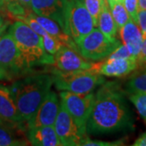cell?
<instances>
[{"label":"cell","mask_w":146,"mask_h":146,"mask_svg":"<svg viewBox=\"0 0 146 146\" xmlns=\"http://www.w3.org/2000/svg\"><path fill=\"white\" fill-rule=\"evenodd\" d=\"M6 1V3H7V1H8V0H5Z\"/></svg>","instance_id":"37"},{"label":"cell","mask_w":146,"mask_h":146,"mask_svg":"<svg viewBox=\"0 0 146 146\" xmlns=\"http://www.w3.org/2000/svg\"><path fill=\"white\" fill-rule=\"evenodd\" d=\"M98 29L104 33L106 36L110 38H115L118 27L115 24L114 18L111 15L107 0H104L102 7L98 18Z\"/></svg>","instance_id":"17"},{"label":"cell","mask_w":146,"mask_h":146,"mask_svg":"<svg viewBox=\"0 0 146 146\" xmlns=\"http://www.w3.org/2000/svg\"><path fill=\"white\" fill-rule=\"evenodd\" d=\"M42 45H43L45 50L53 56L58 51V50L61 47L64 46L63 42H60L58 39L50 35L47 33H45L43 36H42Z\"/></svg>","instance_id":"22"},{"label":"cell","mask_w":146,"mask_h":146,"mask_svg":"<svg viewBox=\"0 0 146 146\" xmlns=\"http://www.w3.org/2000/svg\"><path fill=\"white\" fill-rule=\"evenodd\" d=\"M30 70L12 36L5 33L0 40V80H13Z\"/></svg>","instance_id":"5"},{"label":"cell","mask_w":146,"mask_h":146,"mask_svg":"<svg viewBox=\"0 0 146 146\" xmlns=\"http://www.w3.org/2000/svg\"><path fill=\"white\" fill-rule=\"evenodd\" d=\"M133 128L134 118L123 93L118 84L105 81L94 95L86 134L108 135Z\"/></svg>","instance_id":"1"},{"label":"cell","mask_w":146,"mask_h":146,"mask_svg":"<svg viewBox=\"0 0 146 146\" xmlns=\"http://www.w3.org/2000/svg\"><path fill=\"white\" fill-rule=\"evenodd\" d=\"M54 84L60 91H68L75 94H89L106 81L105 78L92 68L74 72H62L53 70Z\"/></svg>","instance_id":"4"},{"label":"cell","mask_w":146,"mask_h":146,"mask_svg":"<svg viewBox=\"0 0 146 146\" xmlns=\"http://www.w3.org/2000/svg\"><path fill=\"white\" fill-rule=\"evenodd\" d=\"M68 0H32L31 10L35 14L54 21L63 29Z\"/></svg>","instance_id":"11"},{"label":"cell","mask_w":146,"mask_h":146,"mask_svg":"<svg viewBox=\"0 0 146 146\" xmlns=\"http://www.w3.org/2000/svg\"><path fill=\"white\" fill-rule=\"evenodd\" d=\"M138 68L136 59L131 58H110L101 64L93 65L92 69L102 76L108 77H123Z\"/></svg>","instance_id":"13"},{"label":"cell","mask_w":146,"mask_h":146,"mask_svg":"<svg viewBox=\"0 0 146 146\" xmlns=\"http://www.w3.org/2000/svg\"><path fill=\"white\" fill-rule=\"evenodd\" d=\"M123 4L126 10L127 11L130 18L137 24V14H138V0H124Z\"/></svg>","instance_id":"27"},{"label":"cell","mask_w":146,"mask_h":146,"mask_svg":"<svg viewBox=\"0 0 146 146\" xmlns=\"http://www.w3.org/2000/svg\"><path fill=\"white\" fill-rule=\"evenodd\" d=\"M94 93L75 94L68 91H62L59 94L61 104L72 117L84 136L86 134V124L94 102Z\"/></svg>","instance_id":"8"},{"label":"cell","mask_w":146,"mask_h":146,"mask_svg":"<svg viewBox=\"0 0 146 146\" xmlns=\"http://www.w3.org/2000/svg\"><path fill=\"white\" fill-rule=\"evenodd\" d=\"M60 102L57 94L50 91L38 106L31 119L26 123L27 128L54 126L59 110Z\"/></svg>","instance_id":"10"},{"label":"cell","mask_w":146,"mask_h":146,"mask_svg":"<svg viewBox=\"0 0 146 146\" xmlns=\"http://www.w3.org/2000/svg\"><path fill=\"white\" fill-rule=\"evenodd\" d=\"M123 140H118L115 141H103L98 140H92L89 136H85L81 141L80 145L84 146H118L123 145Z\"/></svg>","instance_id":"25"},{"label":"cell","mask_w":146,"mask_h":146,"mask_svg":"<svg viewBox=\"0 0 146 146\" xmlns=\"http://www.w3.org/2000/svg\"><path fill=\"white\" fill-rule=\"evenodd\" d=\"M138 68H146V37L143 38L141 52L137 58Z\"/></svg>","instance_id":"29"},{"label":"cell","mask_w":146,"mask_h":146,"mask_svg":"<svg viewBox=\"0 0 146 146\" xmlns=\"http://www.w3.org/2000/svg\"><path fill=\"white\" fill-rule=\"evenodd\" d=\"M3 23H4V20H3V16L0 15V26H1V25H2L3 24Z\"/></svg>","instance_id":"35"},{"label":"cell","mask_w":146,"mask_h":146,"mask_svg":"<svg viewBox=\"0 0 146 146\" xmlns=\"http://www.w3.org/2000/svg\"><path fill=\"white\" fill-rule=\"evenodd\" d=\"M32 0H8L6 3V9L9 15L16 18L26 15L31 9Z\"/></svg>","instance_id":"20"},{"label":"cell","mask_w":146,"mask_h":146,"mask_svg":"<svg viewBox=\"0 0 146 146\" xmlns=\"http://www.w3.org/2000/svg\"><path fill=\"white\" fill-rule=\"evenodd\" d=\"M139 10H146V0H138Z\"/></svg>","instance_id":"32"},{"label":"cell","mask_w":146,"mask_h":146,"mask_svg":"<svg viewBox=\"0 0 146 146\" xmlns=\"http://www.w3.org/2000/svg\"><path fill=\"white\" fill-rule=\"evenodd\" d=\"M54 128L63 146L80 145L82 140L86 136L80 133L76 122L61 102Z\"/></svg>","instance_id":"9"},{"label":"cell","mask_w":146,"mask_h":146,"mask_svg":"<svg viewBox=\"0 0 146 146\" xmlns=\"http://www.w3.org/2000/svg\"><path fill=\"white\" fill-rule=\"evenodd\" d=\"M54 64L62 72H74L80 70H89L93 63H89L80 53L72 49L63 46L54 55Z\"/></svg>","instance_id":"12"},{"label":"cell","mask_w":146,"mask_h":146,"mask_svg":"<svg viewBox=\"0 0 146 146\" xmlns=\"http://www.w3.org/2000/svg\"><path fill=\"white\" fill-rule=\"evenodd\" d=\"M134 146H146V131L144 132L143 134H141V136H139L136 139L134 144Z\"/></svg>","instance_id":"30"},{"label":"cell","mask_w":146,"mask_h":146,"mask_svg":"<svg viewBox=\"0 0 146 146\" xmlns=\"http://www.w3.org/2000/svg\"><path fill=\"white\" fill-rule=\"evenodd\" d=\"M0 125L1 126H7V127H9V124H7L5 121H3V120L1 119V118H0Z\"/></svg>","instance_id":"34"},{"label":"cell","mask_w":146,"mask_h":146,"mask_svg":"<svg viewBox=\"0 0 146 146\" xmlns=\"http://www.w3.org/2000/svg\"><path fill=\"white\" fill-rule=\"evenodd\" d=\"M119 30L120 37L123 44L128 48L133 56L137 58L141 52L143 36L140 28L135 21L130 19Z\"/></svg>","instance_id":"15"},{"label":"cell","mask_w":146,"mask_h":146,"mask_svg":"<svg viewBox=\"0 0 146 146\" xmlns=\"http://www.w3.org/2000/svg\"><path fill=\"white\" fill-rule=\"evenodd\" d=\"M104 0H84V4L94 21L95 27L98 25V18Z\"/></svg>","instance_id":"24"},{"label":"cell","mask_w":146,"mask_h":146,"mask_svg":"<svg viewBox=\"0 0 146 146\" xmlns=\"http://www.w3.org/2000/svg\"><path fill=\"white\" fill-rule=\"evenodd\" d=\"M108 58H131V59L134 58L137 60V58L131 54L128 48L124 44H120Z\"/></svg>","instance_id":"26"},{"label":"cell","mask_w":146,"mask_h":146,"mask_svg":"<svg viewBox=\"0 0 146 146\" xmlns=\"http://www.w3.org/2000/svg\"><path fill=\"white\" fill-rule=\"evenodd\" d=\"M126 91L128 94H146V68L135 73L126 84Z\"/></svg>","instance_id":"18"},{"label":"cell","mask_w":146,"mask_h":146,"mask_svg":"<svg viewBox=\"0 0 146 146\" xmlns=\"http://www.w3.org/2000/svg\"><path fill=\"white\" fill-rule=\"evenodd\" d=\"M28 141L21 139L7 128V126L0 125V146L27 145Z\"/></svg>","instance_id":"21"},{"label":"cell","mask_w":146,"mask_h":146,"mask_svg":"<svg viewBox=\"0 0 146 146\" xmlns=\"http://www.w3.org/2000/svg\"><path fill=\"white\" fill-rule=\"evenodd\" d=\"M6 10V1L5 0H0V12L4 11Z\"/></svg>","instance_id":"33"},{"label":"cell","mask_w":146,"mask_h":146,"mask_svg":"<svg viewBox=\"0 0 146 146\" xmlns=\"http://www.w3.org/2000/svg\"><path fill=\"white\" fill-rule=\"evenodd\" d=\"M52 75L36 74L16 81L9 88L21 119L26 124L50 91Z\"/></svg>","instance_id":"2"},{"label":"cell","mask_w":146,"mask_h":146,"mask_svg":"<svg viewBox=\"0 0 146 146\" xmlns=\"http://www.w3.org/2000/svg\"><path fill=\"white\" fill-rule=\"evenodd\" d=\"M0 118L7 124L20 128L25 124L19 114L10 89L2 84H0Z\"/></svg>","instance_id":"14"},{"label":"cell","mask_w":146,"mask_h":146,"mask_svg":"<svg viewBox=\"0 0 146 146\" xmlns=\"http://www.w3.org/2000/svg\"><path fill=\"white\" fill-rule=\"evenodd\" d=\"M121 42L115 37L106 36L99 29H95L77 44L80 54L86 59L101 61L107 58Z\"/></svg>","instance_id":"7"},{"label":"cell","mask_w":146,"mask_h":146,"mask_svg":"<svg viewBox=\"0 0 146 146\" xmlns=\"http://www.w3.org/2000/svg\"><path fill=\"white\" fill-rule=\"evenodd\" d=\"M129 99L146 123V94H131Z\"/></svg>","instance_id":"23"},{"label":"cell","mask_w":146,"mask_h":146,"mask_svg":"<svg viewBox=\"0 0 146 146\" xmlns=\"http://www.w3.org/2000/svg\"><path fill=\"white\" fill-rule=\"evenodd\" d=\"M95 28L94 19L84 4V0H68L63 32L76 44Z\"/></svg>","instance_id":"6"},{"label":"cell","mask_w":146,"mask_h":146,"mask_svg":"<svg viewBox=\"0 0 146 146\" xmlns=\"http://www.w3.org/2000/svg\"><path fill=\"white\" fill-rule=\"evenodd\" d=\"M10 25V23L8 22V21H7V22H4L1 26H0V40H1V38L3 36V35L5 34L6 31H7V28L9 27Z\"/></svg>","instance_id":"31"},{"label":"cell","mask_w":146,"mask_h":146,"mask_svg":"<svg viewBox=\"0 0 146 146\" xmlns=\"http://www.w3.org/2000/svg\"><path fill=\"white\" fill-rule=\"evenodd\" d=\"M110 1H115V2H119V3H123L124 0H110Z\"/></svg>","instance_id":"36"},{"label":"cell","mask_w":146,"mask_h":146,"mask_svg":"<svg viewBox=\"0 0 146 146\" xmlns=\"http://www.w3.org/2000/svg\"><path fill=\"white\" fill-rule=\"evenodd\" d=\"M107 3L109 5L111 15L114 18L116 25L118 27V29H120L130 20V16L127 11L126 10L123 3L115 2V1H110V0H107Z\"/></svg>","instance_id":"19"},{"label":"cell","mask_w":146,"mask_h":146,"mask_svg":"<svg viewBox=\"0 0 146 146\" xmlns=\"http://www.w3.org/2000/svg\"><path fill=\"white\" fill-rule=\"evenodd\" d=\"M137 25L142 33L143 38L146 37V10L138 11Z\"/></svg>","instance_id":"28"},{"label":"cell","mask_w":146,"mask_h":146,"mask_svg":"<svg viewBox=\"0 0 146 146\" xmlns=\"http://www.w3.org/2000/svg\"><path fill=\"white\" fill-rule=\"evenodd\" d=\"M27 138L32 145L61 146L54 126H44L27 128Z\"/></svg>","instance_id":"16"},{"label":"cell","mask_w":146,"mask_h":146,"mask_svg":"<svg viewBox=\"0 0 146 146\" xmlns=\"http://www.w3.org/2000/svg\"><path fill=\"white\" fill-rule=\"evenodd\" d=\"M8 33L13 40L27 66L32 69L41 65L54 64V58L45 50L42 36L21 21H16L9 27Z\"/></svg>","instance_id":"3"}]
</instances>
